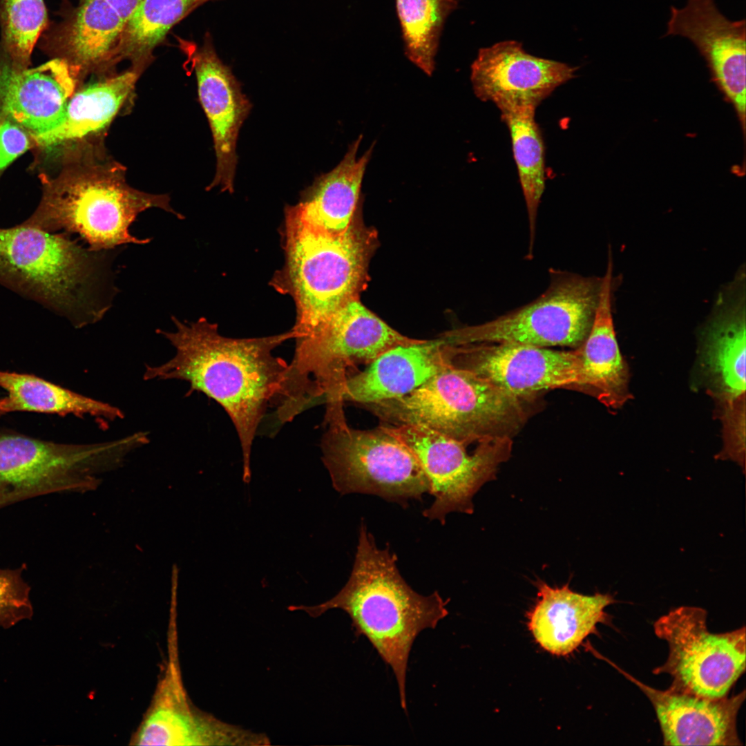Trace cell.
<instances>
[{"label":"cell","instance_id":"6da1fadb","mask_svg":"<svg viewBox=\"0 0 746 746\" xmlns=\"http://www.w3.org/2000/svg\"><path fill=\"white\" fill-rule=\"evenodd\" d=\"M174 331L156 333L174 347V356L145 367V381L179 380L189 383V395L202 392L219 403L237 432L242 454V480L249 484L252 444L266 409L280 395L289 364L274 355L283 342L297 338L293 329L276 335L235 338L221 335L205 318L181 321L172 316Z\"/></svg>","mask_w":746,"mask_h":746},{"label":"cell","instance_id":"7a4b0ae2","mask_svg":"<svg viewBox=\"0 0 746 746\" xmlns=\"http://www.w3.org/2000/svg\"><path fill=\"white\" fill-rule=\"evenodd\" d=\"M388 547L379 548L362 522L348 581L330 600L315 606H291L316 618L339 609L350 618L354 633L363 635L392 669L401 708L406 711L405 682L409 656L419 633L434 629L448 614L438 591L423 595L407 584Z\"/></svg>","mask_w":746,"mask_h":746},{"label":"cell","instance_id":"3957f363","mask_svg":"<svg viewBox=\"0 0 746 746\" xmlns=\"http://www.w3.org/2000/svg\"><path fill=\"white\" fill-rule=\"evenodd\" d=\"M111 254L90 251L66 232L22 222L0 228V284L84 327L111 306Z\"/></svg>","mask_w":746,"mask_h":746},{"label":"cell","instance_id":"277c9868","mask_svg":"<svg viewBox=\"0 0 746 746\" xmlns=\"http://www.w3.org/2000/svg\"><path fill=\"white\" fill-rule=\"evenodd\" d=\"M41 200L22 223L49 232L77 234L93 251L128 243L145 245L129 227L138 215L160 208L178 218L166 194H151L128 184L124 166L115 162L88 160L68 164L55 178L44 177Z\"/></svg>","mask_w":746,"mask_h":746},{"label":"cell","instance_id":"5b68a950","mask_svg":"<svg viewBox=\"0 0 746 746\" xmlns=\"http://www.w3.org/2000/svg\"><path fill=\"white\" fill-rule=\"evenodd\" d=\"M374 238L354 221L338 234L314 229L286 207L285 264L272 283L295 302L292 329L299 335L296 339L312 333L343 305L358 298Z\"/></svg>","mask_w":746,"mask_h":746},{"label":"cell","instance_id":"8992f818","mask_svg":"<svg viewBox=\"0 0 746 746\" xmlns=\"http://www.w3.org/2000/svg\"><path fill=\"white\" fill-rule=\"evenodd\" d=\"M524 401L451 365L409 394L363 405L383 425L424 427L466 443L512 439L524 425Z\"/></svg>","mask_w":746,"mask_h":746},{"label":"cell","instance_id":"52a82bcc","mask_svg":"<svg viewBox=\"0 0 746 746\" xmlns=\"http://www.w3.org/2000/svg\"><path fill=\"white\" fill-rule=\"evenodd\" d=\"M418 341L403 336L358 298H352L312 333L296 339L279 405L296 416L327 403L349 378V370L370 364L389 349Z\"/></svg>","mask_w":746,"mask_h":746},{"label":"cell","instance_id":"ba28073f","mask_svg":"<svg viewBox=\"0 0 746 746\" xmlns=\"http://www.w3.org/2000/svg\"><path fill=\"white\" fill-rule=\"evenodd\" d=\"M322 461L341 495H377L404 505L430 492L428 477L416 457L383 425L368 430L347 425L343 404L327 405Z\"/></svg>","mask_w":746,"mask_h":746},{"label":"cell","instance_id":"9c48e42d","mask_svg":"<svg viewBox=\"0 0 746 746\" xmlns=\"http://www.w3.org/2000/svg\"><path fill=\"white\" fill-rule=\"evenodd\" d=\"M545 291L527 305L484 323L443 334L448 345L511 343L579 347L598 305L602 277L551 269Z\"/></svg>","mask_w":746,"mask_h":746},{"label":"cell","instance_id":"30bf717a","mask_svg":"<svg viewBox=\"0 0 746 746\" xmlns=\"http://www.w3.org/2000/svg\"><path fill=\"white\" fill-rule=\"evenodd\" d=\"M148 443L144 431L86 444L55 443L0 432V481L28 498L91 490L100 484L101 475L121 467L131 452Z\"/></svg>","mask_w":746,"mask_h":746},{"label":"cell","instance_id":"8fae6325","mask_svg":"<svg viewBox=\"0 0 746 746\" xmlns=\"http://www.w3.org/2000/svg\"><path fill=\"white\" fill-rule=\"evenodd\" d=\"M707 618L704 609L680 606L655 621L654 633L667 643L669 653L653 673L669 674L675 690L718 698L728 696L745 671V627L714 633Z\"/></svg>","mask_w":746,"mask_h":746},{"label":"cell","instance_id":"7c38bea8","mask_svg":"<svg viewBox=\"0 0 746 746\" xmlns=\"http://www.w3.org/2000/svg\"><path fill=\"white\" fill-rule=\"evenodd\" d=\"M384 428L416 457L430 484L432 505L423 512L430 520L445 523L452 512L471 514L472 498L486 482L495 479L501 463L510 455V438L479 441L469 452L466 443L430 429L413 425Z\"/></svg>","mask_w":746,"mask_h":746},{"label":"cell","instance_id":"4fadbf2b","mask_svg":"<svg viewBox=\"0 0 746 746\" xmlns=\"http://www.w3.org/2000/svg\"><path fill=\"white\" fill-rule=\"evenodd\" d=\"M452 367L472 372L522 401L554 388L582 390L580 346L571 351L493 343L446 345Z\"/></svg>","mask_w":746,"mask_h":746},{"label":"cell","instance_id":"5bb4252c","mask_svg":"<svg viewBox=\"0 0 746 746\" xmlns=\"http://www.w3.org/2000/svg\"><path fill=\"white\" fill-rule=\"evenodd\" d=\"M745 278L743 265L720 288L700 331L699 376L716 411L745 399Z\"/></svg>","mask_w":746,"mask_h":746},{"label":"cell","instance_id":"9a60e30c","mask_svg":"<svg viewBox=\"0 0 746 746\" xmlns=\"http://www.w3.org/2000/svg\"><path fill=\"white\" fill-rule=\"evenodd\" d=\"M577 67L526 52L516 41L481 48L470 67L475 96L501 113L535 109L557 87L575 77Z\"/></svg>","mask_w":746,"mask_h":746},{"label":"cell","instance_id":"2e32d148","mask_svg":"<svg viewBox=\"0 0 746 746\" xmlns=\"http://www.w3.org/2000/svg\"><path fill=\"white\" fill-rule=\"evenodd\" d=\"M182 48L193 68L199 100L213 136L216 174L207 188L220 186L222 191L232 193L238 134L252 105L231 68L218 57L209 34L201 46L183 44Z\"/></svg>","mask_w":746,"mask_h":746},{"label":"cell","instance_id":"e0dca14e","mask_svg":"<svg viewBox=\"0 0 746 746\" xmlns=\"http://www.w3.org/2000/svg\"><path fill=\"white\" fill-rule=\"evenodd\" d=\"M745 20L731 21L715 0H687L670 8L664 37L689 39L705 58L714 80L734 106L745 129L746 113Z\"/></svg>","mask_w":746,"mask_h":746},{"label":"cell","instance_id":"ac0fdd59","mask_svg":"<svg viewBox=\"0 0 746 746\" xmlns=\"http://www.w3.org/2000/svg\"><path fill=\"white\" fill-rule=\"evenodd\" d=\"M79 80L64 61L19 68L0 46V104L36 141L61 123Z\"/></svg>","mask_w":746,"mask_h":746},{"label":"cell","instance_id":"d6986e66","mask_svg":"<svg viewBox=\"0 0 746 746\" xmlns=\"http://www.w3.org/2000/svg\"><path fill=\"white\" fill-rule=\"evenodd\" d=\"M610 663L635 685L655 710L664 745H742L737 732V716L745 691L732 696L709 698L675 690H660L640 682Z\"/></svg>","mask_w":746,"mask_h":746},{"label":"cell","instance_id":"ffe728a7","mask_svg":"<svg viewBox=\"0 0 746 746\" xmlns=\"http://www.w3.org/2000/svg\"><path fill=\"white\" fill-rule=\"evenodd\" d=\"M369 365L364 371L347 378L327 404L365 405L400 397L450 366L441 337L397 345Z\"/></svg>","mask_w":746,"mask_h":746},{"label":"cell","instance_id":"44dd1931","mask_svg":"<svg viewBox=\"0 0 746 746\" xmlns=\"http://www.w3.org/2000/svg\"><path fill=\"white\" fill-rule=\"evenodd\" d=\"M537 587V602L526 615L528 627L543 649L559 656L573 653L596 633L598 624L608 623L605 609L615 602L609 593L583 595L568 584L552 587L539 581Z\"/></svg>","mask_w":746,"mask_h":746},{"label":"cell","instance_id":"7402d4cb","mask_svg":"<svg viewBox=\"0 0 746 746\" xmlns=\"http://www.w3.org/2000/svg\"><path fill=\"white\" fill-rule=\"evenodd\" d=\"M135 741L144 745H259L264 736L195 711L171 676L160 688Z\"/></svg>","mask_w":746,"mask_h":746},{"label":"cell","instance_id":"603a6c76","mask_svg":"<svg viewBox=\"0 0 746 746\" xmlns=\"http://www.w3.org/2000/svg\"><path fill=\"white\" fill-rule=\"evenodd\" d=\"M611 254L609 249L593 322L580 345L582 390L589 392L608 408L618 410L632 396L628 366L614 329L612 300L615 283Z\"/></svg>","mask_w":746,"mask_h":746},{"label":"cell","instance_id":"cb8c5ba5","mask_svg":"<svg viewBox=\"0 0 746 746\" xmlns=\"http://www.w3.org/2000/svg\"><path fill=\"white\" fill-rule=\"evenodd\" d=\"M359 135L348 146L342 160L330 171L316 177L302 193L300 201L288 207L304 223L329 233L345 231L354 221L363 180L374 143L361 156Z\"/></svg>","mask_w":746,"mask_h":746},{"label":"cell","instance_id":"d4e9b609","mask_svg":"<svg viewBox=\"0 0 746 746\" xmlns=\"http://www.w3.org/2000/svg\"><path fill=\"white\" fill-rule=\"evenodd\" d=\"M141 73V70L131 67L74 93L61 123L35 142L42 146H53L100 132L119 111Z\"/></svg>","mask_w":746,"mask_h":746},{"label":"cell","instance_id":"484cf974","mask_svg":"<svg viewBox=\"0 0 746 746\" xmlns=\"http://www.w3.org/2000/svg\"><path fill=\"white\" fill-rule=\"evenodd\" d=\"M0 388L8 392V412H36L89 416L105 427L124 417L123 411L108 403L88 397L33 374L0 371Z\"/></svg>","mask_w":746,"mask_h":746},{"label":"cell","instance_id":"4316f807","mask_svg":"<svg viewBox=\"0 0 746 746\" xmlns=\"http://www.w3.org/2000/svg\"><path fill=\"white\" fill-rule=\"evenodd\" d=\"M204 0H144L127 23L114 51L112 67L125 59L143 71L169 30Z\"/></svg>","mask_w":746,"mask_h":746},{"label":"cell","instance_id":"83f0119b","mask_svg":"<svg viewBox=\"0 0 746 746\" xmlns=\"http://www.w3.org/2000/svg\"><path fill=\"white\" fill-rule=\"evenodd\" d=\"M535 109L501 113L511 140L513 157L526 202L530 232L528 255H532L538 207L545 189V146Z\"/></svg>","mask_w":746,"mask_h":746},{"label":"cell","instance_id":"f1b7e54d","mask_svg":"<svg viewBox=\"0 0 746 746\" xmlns=\"http://www.w3.org/2000/svg\"><path fill=\"white\" fill-rule=\"evenodd\" d=\"M457 6L456 0H396L405 55L428 76L434 70L444 22Z\"/></svg>","mask_w":746,"mask_h":746},{"label":"cell","instance_id":"f546056e","mask_svg":"<svg viewBox=\"0 0 746 746\" xmlns=\"http://www.w3.org/2000/svg\"><path fill=\"white\" fill-rule=\"evenodd\" d=\"M48 23L44 0H0V46L15 66L28 68Z\"/></svg>","mask_w":746,"mask_h":746},{"label":"cell","instance_id":"4dcf8cb0","mask_svg":"<svg viewBox=\"0 0 746 746\" xmlns=\"http://www.w3.org/2000/svg\"><path fill=\"white\" fill-rule=\"evenodd\" d=\"M25 568V564L14 569L0 568V627L4 629L33 615L30 587L22 577Z\"/></svg>","mask_w":746,"mask_h":746},{"label":"cell","instance_id":"1f68e13d","mask_svg":"<svg viewBox=\"0 0 746 746\" xmlns=\"http://www.w3.org/2000/svg\"><path fill=\"white\" fill-rule=\"evenodd\" d=\"M716 416L722 423L723 446L716 458L736 462L745 471L746 402L723 410Z\"/></svg>","mask_w":746,"mask_h":746},{"label":"cell","instance_id":"d6a6232c","mask_svg":"<svg viewBox=\"0 0 746 746\" xmlns=\"http://www.w3.org/2000/svg\"><path fill=\"white\" fill-rule=\"evenodd\" d=\"M29 146L30 140L26 130L5 117L0 122V171L24 153Z\"/></svg>","mask_w":746,"mask_h":746},{"label":"cell","instance_id":"836d02e7","mask_svg":"<svg viewBox=\"0 0 746 746\" xmlns=\"http://www.w3.org/2000/svg\"><path fill=\"white\" fill-rule=\"evenodd\" d=\"M10 501V488L7 484L0 481V508L9 504Z\"/></svg>","mask_w":746,"mask_h":746},{"label":"cell","instance_id":"e575fe53","mask_svg":"<svg viewBox=\"0 0 746 746\" xmlns=\"http://www.w3.org/2000/svg\"><path fill=\"white\" fill-rule=\"evenodd\" d=\"M7 413L6 397L0 398V417Z\"/></svg>","mask_w":746,"mask_h":746},{"label":"cell","instance_id":"d590c367","mask_svg":"<svg viewBox=\"0 0 746 746\" xmlns=\"http://www.w3.org/2000/svg\"><path fill=\"white\" fill-rule=\"evenodd\" d=\"M6 117V115H5V114L3 113V110H2L1 106V104H0V122H1V120H2V119H3L4 117Z\"/></svg>","mask_w":746,"mask_h":746},{"label":"cell","instance_id":"8d00e7d4","mask_svg":"<svg viewBox=\"0 0 746 746\" xmlns=\"http://www.w3.org/2000/svg\"><path fill=\"white\" fill-rule=\"evenodd\" d=\"M204 1H205V3H206V2L209 1H211V0H204Z\"/></svg>","mask_w":746,"mask_h":746}]
</instances>
